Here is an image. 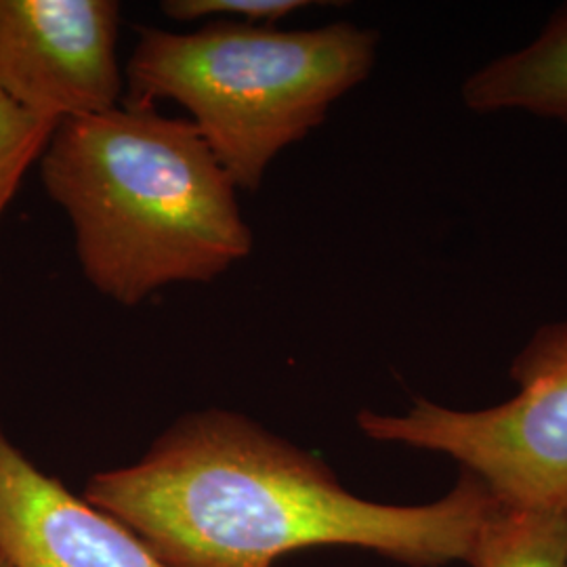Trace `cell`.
Instances as JSON below:
<instances>
[{"mask_svg": "<svg viewBox=\"0 0 567 567\" xmlns=\"http://www.w3.org/2000/svg\"><path fill=\"white\" fill-rule=\"evenodd\" d=\"M116 0H0V93L55 122L121 105Z\"/></svg>", "mask_w": 567, "mask_h": 567, "instance_id": "cell-5", "label": "cell"}, {"mask_svg": "<svg viewBox=\"0 0 567 567\" xmlns=\"http://www.w3.org/2000/svg\"><path fill=\"white\" fill-rule=\"evenodd\" d=\"M0 567H13L11 566V561L7 559V555L2 553V548H0Z\"/></svg>", "mask_w": 567, "mask_h": 567, "instance_id": "cell-11", "label": "cell"}, {"mask_svg": "<svg viewBox=\"0 0 567 567\" xmlns=\"http://www.w3.org/2000/svg\"><path fill=\"white\" fill-rule=\"evenodd\" d=\"M508 374L517 393L503 404L456 410L416 398L402 414L362 410L358 426L454 458L505 503L567 508V320L540 326Z\"/></svg>", "mask_w": 567, "mask_h": 567, "instance_id": "cell-4", "label": "cell"}, {"mask_svg": "<svg viewBox=\"0 0 567 567\" xmlns=\"http://www.w3.org/2000/svg\"><path fill=\"white\" fill-rule=\"evenodd\" d=\"M55 126V122L23 112L0 93V219L28 171L39 164Z\"/></svg>", "mask_w": 567, "mask_h": 567, "instance_id": "cell-9", "label": "cell"}, {"mask_svg": "<svg viewBox=\"0 0 567 567\" xmlns=\"http://www.w3.org/2000/svg\"><path fill=\"white\" fill-rule=\"evenodd\" d=\"M311 4L313 2L307 0H166L163 13L168 20L179 23L231 16L244 23L276 25Z\"/></svg>", "mask_w": 567, "mask_h": 567, "instance_id": "cell-10", "label": "cell"}, {"mask_svg": "<svg viewBox=\"0 0 567 567\" xmlns=\"http://www.w3.org/2000/svg\"><path fill=\"white\" fill-rule=\"evenodd\" d=\"M461 100L475 114L527 112L567 124V4L524 49L466 76Z\"/></svg>", "mask_w": 567, "mask_h": 567, "instance_id": "cell-7", "label": "cell"}, {"mask_svg": "<svg viewBox=\"0 0 567 567\" xmlns=\"http://www.w3.org/2000/svg\"><path fill=\"white\" fill-rule=\"evenodd\" d=\"M489 489L461 468L444 498L395 507L347 492L316 454L229 410L185 414L84 501L168 567H271L301 548H368L412 567L471 564Z\"/></svg>", "mask_w": 567, "mask_h": 567, "instance_id": "cell-1", "label": "cell"}, {"mask_svg": "<svg viewBox=\"0 0 567 567\" xmlns=\"http://www.w3.org/2000/svg\"><path fill=\"white\" fill-rule=\"evenodd\" d=\"M471 567H567V508L489 498Z\"/></svg>", "mask_w": 567, "mask_h": 567, "instance_id": "cell-8", "label": "cell"}, {"mask_svg": "<svg viewBox=\"0 0 567 567\" xmlns=\"http://www.w3.org/2000/svg\"><path fill=\"white\" fill-rule=\"evenodd\" d=\"M0 548L13 567H168L131 527L42 473L2 425Z\"/></svg>", "mask_w": 567, "mask_h": 567, "instance_id": "cell-6", "label": "cell"}, {"mask_svg": "<svg viewBox=\"0 0 567 567\" xmlns=\"http://www.w3.org/2000/svg\"><path fill=\"white\" fill-rule=\"evenodd\" d=\"M377 55L379 32L349 21H210L189 34L142 25L122 102L182 105L236 187L257 192L269 164L370 76Z\"/></svg>", "mask_w": 567, "mask_h": 567, "instance_id": "cell-3", "label": "cell"}, {"mask_svg": "<svg viewBox=\"0 0 567 567\" xmlns=\"http://www.w3.org/2000/svg\"><path fill=\"white\" fill-rule=\"evenodd\" d=\"M39 171L86 282L122 307L171 284L213 282L252 252L240 189L196 126L156 105L60 122Z\"/></svg>", "mask_w": 567, "mask_h": 567, "instance_id": "cell-2", "label": "cell"}]
</instances>
